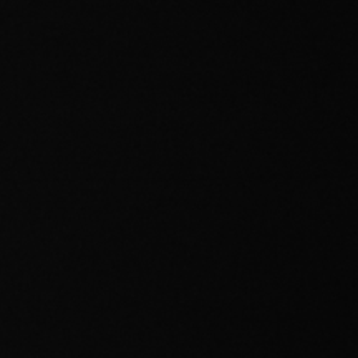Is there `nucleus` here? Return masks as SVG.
Here are the masks:
<instances>
[]
</instances>
